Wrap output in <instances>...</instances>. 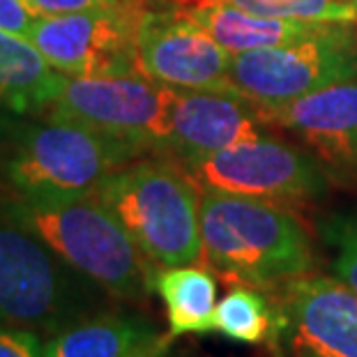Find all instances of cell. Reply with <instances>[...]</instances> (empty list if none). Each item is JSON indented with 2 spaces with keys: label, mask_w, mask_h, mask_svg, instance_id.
I'll return each instance as SVG.
<instances>
[{
  "label": "cell",
  "mask_w": 357,
  "mask_h": 357,
  "mask_svg": "<svg viewBox=\"0 0 357 357\" xmlns=\"http://www.w3.org/2000/svg\"><path fill=\"white\" fill-rule=\"evenodd\" d=\"M261 113L265 125L293 134L330 169L357 173V79L332 83Z\"/></svg>",
  "instance_id": "cell-13"
},
{
  "label": "cell",
  "mask_w": 357,
  "mask_h": 357,
  "mask_svg": "<svg viewBox=\"0 0 357 357\" xmlns=\"http://www.w3.org/2000/svg\"><path fill=\"white\" fill-rule=\"evenodd\" d=\"M129 238L153 265H196L203 261V187L185 164L171 159L129 162L97 185Z\"/></svg>",
  "instance_id": "cell-2"
},
{
  "label": "cell",
  "mask_w": 357,
  "mask_h": 357,
  "mask_svg": "<svg viewBox=\"0 0 357 357\" xmlns=\"http://www.w3.org/2000/svg\"><path fill=\"white\" fill-rule=\"evenodd\" d=\"M325 240L334 249V275L357 295V217H332L325 224Z\"/></svg>",
  "instance_id": "cell-20"
},
{
  "label": "cell",
  "mask_w": 357,
  "mask_h": 357,
  "mask_svg": "<svg viewBox=\"0 0 357 357\" xmlns=\"http://www.w3.org/2000/svg\"><path fill=\"white\" fill-rule=\"evenodd\" d=\"M171 86L143 74L127 77H67L49 118L70 120L132 146L162 150L169 132Z\"/></svg>",
  "instance_id": "cell-8"
},
{
  "label": "cell",
  "mask_w": 357,
  "mask_h": 357,
  "mask_svg": "<svg viewBox=\"0 0 357 357\" xmlns=\"http://www.w3.org/2000/svg\"><path fill=\"white\" fill-rule=\"evenodd\" d=\"M199 3L233 5L261 17L298 21V24L357 26V0H199Z\"/></svg>",
  "instance_id": "cell-19"
},
{
  "label": "cell",
  "mask_w": 357,
  "mask_h": 357,
  "mask_svg": "<svg viewBox=\"0 0 357 357\" xmlns=\"http://www.w3.org/2000/svg\"><path fill=\"white\" fill-rule=\"evenodd\" d=\"M67 77L28 37L0 30V102L12 111H44L58 100Z\"/></svg>",
  "instance_id": "cell-16"
},
{
  "label": "cell",
  "mask_w": 357,
  "mask_h": 357,
  "mask_svg": "<svg viewBox=\"0 0 357 357\" xmlns=\"http://www.w3.org/2000/svg\"><path fill=\"white\" fill-rule=\"evenodd\" d=\"M203 189L265 201H309L325 192V173L305 150L258 136L187 164Z\"/></svg>",
  "instance_id": "cell-9"
},
{
  "label": "cell",
  "mask_w": 357,
  "mask_h": 357,
  "mask_svg": "<svg viewBox=\"0 0 357 357\" xmlns=\"http://www.w3.org/2000/svg\"><path fill=\"white\" fill-rule=\"evenodd\" d=\"M136 56L143 77L164 86L235 93L229 79L231 53L182 7L143 10L136 30Z\"/></svg>",
  "instance_id": "cell-10"
},
{
  "label": "cell",
  "mask_w": 357,
  "mask_h": 357,
  "mask_svg": "<svg viewBox=\"0 0 357 357\" xmlns=\"http://www.w3.org/2000/svg\"><path fill=\"white\" fill-rule=\"evenodd\" d=\"M44 344L33 330L0 325V357H44Z\"/></svg>",
  "instance_id": "cell-21"
},
{
  "label": "cell",
  "mask_w": 357,
  "mask_h": 357,
  "mask_svg": "<svg viewBox=\"0 0 357 357\" xmlns=\"http://www.w3.org/2000/svg\"><path fill=\"white\" fill-rule=\"evenodd\" d=\"M40 17H51V14H70V12H86L97 10V7H111L129 0H26Z\"/></svg>",
  "instance_id": "cell-23"
},
{
  "label": "cell",
  "mask_w": 357,
  "mask_h": 357,
  "mask_svg": "<svg viewBox=\"0 0 357 357\" xmlns=\"http://www.w3.org/2000/svg\"><path fill=\"white\" fill-rule=\"evenodd\" d=\"M233 90L258 109H275L332 83L357 79L355 26L334 30L284 47L231 56Z\"/></svg>",
  "instance_id": "cell-6"
},
{
  "label": "cell",
  "mask_w": 357,
  "mask_h": 357,
  "mask_svg": "<svg viewBox=\"0 0 357 357\" xmlns=\"http://www.w3.org/2000/svg\"><path fill=\"white\" fill-rule=\"evenodd\" d=\"M203 263L224 281L277 291L314 268L305 226L277 201L203 189Z\"/></svg>",
  "instance_id": "cell-1"
},
{
  "label": "cell",
  "mask_w": 357,
  "mask_h": 357,
  "mask_svg": "<svg viewBox=\"0 0 357 357\" xmlns=\"http://www.w3.org/2000/svg\"><path fill=\"white\" fill-rule=\"evenodd\" d=\"M136 357H155V351H150V353H143V355H136Z\"/></svg>",
  "instance_id": "cell-24"
},
{
  "label": "cell",
  "mask_w": 357,
  "mask_h": 357,
  "mask_svg": "<svg viewBox=\"0 0 357 357\" xmlns=\"http://www.w3.org/2000/svg\"><path fill=\"white\" fill-rule=\"evenodd\" d=\"M272 355H275V357H286L284 353H281V351H277V353H272Z\"/></svg>",
  "instance_id": "cell-25"
},
{
  "label": "cell",
  "mask_w": 357,
  "mask_h": 357,
  "mask_svg": "<svg viewBox=\"0 0 357 357\" xmlns=\"http://www.w3.org/2000/svg\"><path fill=\"white\" fill-rule=\"evenodd\" d=\"M104 295L10 210H0V325L53 337L102 314Z\"/></svg>",
  "instance_id": "cell-4"
},
{
  "label": "cell",
  "mask_w": 357,
  "mask_h": 357,
  "mask_svg": "<svg viewBox=\"0 0 357 357\" xmlns=\"http://www.w3.org/2000/svg\"><path fill=\"white\" fill-rule=\"evenodd\" d=\"M146 0L86 12L40 17L28 40L65 77H127L141 74L136 30Z\"/></svg>",
  "instance_id": "cell-7"
},
{
  "label": "cell",
  "mask_w": 357,
  "mask_h": 357,
  "mask_svg": "<svg viewBox=\"0 0 357 357\" xmlns=\"http://www.w3.org/2000/svg\"><path fill=\"white\" fill-rule=\"evenodd\" d=\"M139 155L143 150L123 139L49 118L21 134L5 162V178L21 199H77Z\"/></svg>",
  "instance_id": "cell-5"
},
{
  "label": "cell",
  "mask_w": 357,
  "mask_h": 357,
  "mask_svg": "<svg viewBox=\"0 0 357 357\" xmlns=\"http://www.w3.org/2000/svg\"><path fill=\"white\" fill-rule=\"evenodd\" d=\"M176 3H185V0H176Z\"/></svg>",
  "instance_id": "cell-26"
},
{
  "label": "cell",
  "mask_w": 357,
  "mask_h": 357,
  "mask_svg": "<svg viewBox=\"0 0 357 357\" xmlns=\"http://www.w3.org/2000/svg\"><path fill=\"white\" fill-rule=\"evenodd\" d=\"M270 295L281 321L277 351L286 357H357V295L341 279L305 275Z\"/></svg>",
  "instance_id": "cell-11"
},
{
  "label": "cell",
  "mask_w": 357,
  "mask_h": 357,
  "mask_svg": "<svg viewBox=\"0 0 357 357\" xmlns=\"http://www.w3.org/2000/svg\"><path fill=\"white\" fill-rule=\"evenodd\" d=\"M5 210L111 298L143 300L153 291V263L95 192L56 201L17 196Z\"/></svg>",
  "instance_id": "cell-3"
},
{
  "label": "cell",
  "mask_w": 357,
  "mask_h": 357,
  "mask_svg": "<svg viewBox=\"0 0 357 357\" xmlns=\"http://www.w3.org/2000/svg\"><path fill=\"white\" fill-rule=\"evenodd\" d=\"M261 109L235 93L173 88L164 148L192 164L235 143L265 136Z\"/></svg>",
  "instance_id": "cell-12"
},
{
  "label": "cell",
  "mask_w": 357,
  "mask_h": 357,
  "mask_svg": "<svg viewBox=\"0 0 357 357\" xmlns=\"http://www.w3.org/2000/svg\"><path fill=\"white\" fill-rule=\"evenodd\" d=\"M196 24H199L219 47L231 56L258 49L284 47V44L302 42L309 37H318L334 30L337 26L328 24H298L275 17H261V14L240 10L233 5L222 3H199L189 0L182 7Z\"/></svg>",
  "instance_id": "cell-14"
},
{
  "label": "cell",
  "mask_w": 357,
  "mask_h": 357,
  "mask_svg": "<svg viewBox=\"0 0 357 357\" xmlns=\"http://www.w3.org/2000/svg\"><path fill=\"white\" fill-rule=\"evenodd\" d=\"M215 332L240 344H265L275 353L281 334L275 298L254 286H235L215 309Z\"/></svg>",
  "instance_id": "cell-18"
},
{
  "label": "cell",
  "mask_w": 357,
  "mask_h": 357,
  "mask_svg": "<svg viewBox=\"0 0 357 357\" xmlns=\"http://www.w3.org/2000/svg\"><path fill=\"white\" fill-rule=\"evenodd\" d=\"M153 291L159 295L169 321V339L215 332L217 279L208 268L171 265L155 272Z\"/></svg>",
  "instance_id": "cell-17"
},
{
  "label": "cell",
  "mask_w": 357,
  "mask_h": 357,
  "mask_svg": "<svg viewBox=\"0 0 357 357\" xmlns=\"http://www.w3.org/2000/svg\"><path fill=\"white\" fill-rule=\"evenodd\" d=\"M157 346V330L139 316L97 314L60 330L44 357H136Z\"/></svg>",
  "instance_id": "cell-15"
},
{
  "label": "cell",
  "mask_w": 357,
  "mask_h": 357,
  "mask_svg": "<svg viewBox=\"0 0 357 357\" xmlns=\"http://www.w3.org/2000/svg\"><path fill=\"white\" fill-rule=\"evenodd\" d=\"M37 19H40V14L26 0H0V30L28 37Z\"/></svg>",
  "instance_id": "cell-22"
}]
</instances>
